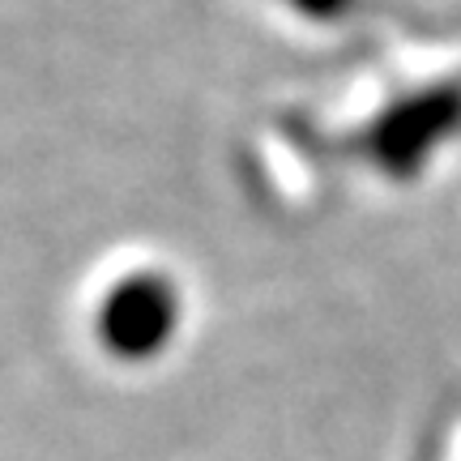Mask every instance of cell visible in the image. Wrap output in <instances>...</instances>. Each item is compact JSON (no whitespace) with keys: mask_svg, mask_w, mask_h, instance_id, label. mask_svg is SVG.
<instances>
[{"mask_svg":"<svg viewBox=\"0 0 461 461\" xmlns=\"http://www.w3.org/2000/svg\"><path fill=\"white\" fill-rule=\"evenodd\" d=\"M167 325H171V295L158 278H132L115 286L103 308V338L124 355L158 346Z\"/></svg>","mask_w":461,"mask_h":461,"instance_id":"6da1fadb","label":"cell"}]
</instances>
